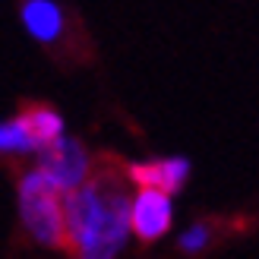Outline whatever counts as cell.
Returning a JSON list of instances; mask_svg holds the SVG:
<instances>
[{"instance_id":"6da1fadb","label":"cell","mask_w":259,"mask_h":259,"mask_svg":"<svg viewBox=\"0 0 259 259\" xmlns=\"http://www.w3.org/2000/svg\"><path fill=\"white\" fill-rule=\"evenodd\" d=\"M130 240V196L117 177H85L63 193V247L76 256L114 259Z\"/></svg>"},{"instance_id":"7a4b0ae2","label":"cell","mask_w":259,"mask_h":259,"mask_svg":"<svg viewBox=\"0 0 259 259\" xmlns=\"http://www.w3.org/2000/svg\"><path fill=\"white\" fill-rule=\"evenodd\" d=\"M19 222L38 247H63V193H57L35 167L19 180Z\"/></svg>"},{"instance_id":"3957f363","label":"cell","mask_w":259,"mask_h":259,"mask_svg":"<svg viewBox=\"0 0 259 259\" xmlns=\"http://www.w3.org/2000/svg\"><path fill=\"white\" fill-rule=\"evenodd\" d=\"M35 152H38L35 171L57 193H70L73 187H79L85 177H92V155L85 152L82 142L70 139L67 133H60L57 139L38 146Z\"/></svg>"},{"instance_id":"277c9868","label":"cell","mask_w":259,"mask_h":259,"mask_svg":"<svg viewBox=\"0 0 259 259\" xmlns=\"http://www.w3.org/2000/svg\"><path fill=\"white\" fill-rule=\"evenodd\" d=\"M174 225V193L139 187L130 196V234L142 243L161 240Z\"/></svg>"},{"instance_id":"5b68a950","label":"cell","mask_w":259,"mask_h":259,"mask_svg":"<svg viewBox=\"0 0 259 259\" xmlns=\"http://www.w3.org/2000/svg\"><path fill=\"white\" fill-rule=\"evenodd\" d=\"M19 22L32 41L48 45V48L67 35V13H63L57 0H22Z\"/></svg>"},{"instance_id":"8992f818","label":"cell","mask_w":259,"mask_h":259,"mask_svg":"<svg viewBox=\"0 0 259 259\" xmlns=\"http://www.w3.org/2000/svg\"><path fill=\"white\" fill-rule=\"evenodd\" d=\"M193 164L184 155H171V158H155V161H136L126 167V180L136 187H158L164 193H177L187 187Z\"/></svg>"},{"instance_id":"52a82bcc","label":"cell","mask_w":259,"mask_h":259,"mask_svg":"<svg viewBox=\"0 0 259 259\" xmlns=\"http://www.w3.org/2000/svg\"><path fill=\"white\" fill-rule=\"evenodd\" d=\"M22 120H25V126H29V133H32V139L38 142V146H45V142L57 139V136L63 133V126H67L57 111H51V108H45V105H35V108H29V111H22Z\"/></svg>"},{"instance_id":"ba28073f","label":"cell","mask_w":259,"mask_h":259,"mask_svg":"<svg viewBox=\"0 0 259 259\" xmlns=\"http://www.w3.org/2000/svg\"><path fill=\"white\" fill-rule=\"evenodd\" d=\"M38 142L32 139L22 114L10 120H0V155H35Z\"/></svg>"},{"instance_id":"9c48e42d","label":"cell","mask_w":259,"mask_h":259,"mask_svg":"<svg viewBox=\"0 0 259 259\" xmlns=\"http://www.w3.org/2000/svg\"><path fill=\"white\" fill-rule=\"evenodd\" d=\"M209 240H212V234H209V225H190L184 234L177 237V243H180V250H184L187 256H196V253H202L205 247H209Z\"/></svg>"}]
</instances>
